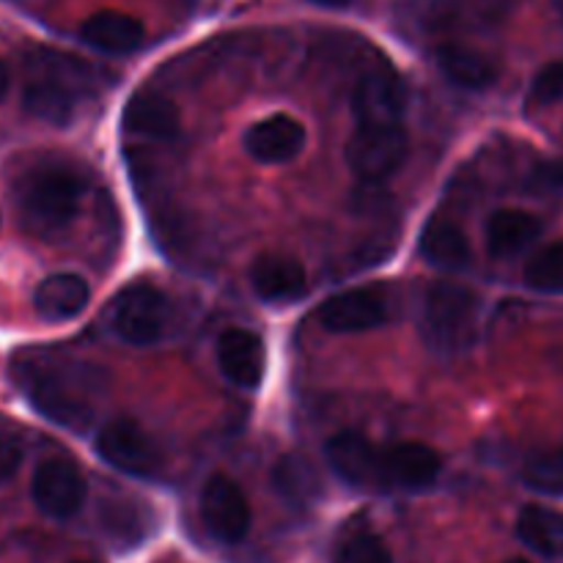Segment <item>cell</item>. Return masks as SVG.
<instances>
[{
	"instance_id": "cell-16",
	"label": "cell",
	"mask_w": 563,
	"mask_h": 563,
	"mask_svg": "<svg viewBox=\"0 0 563 563\" xmlns=\"http://www.w3.org/2000/svg\"><path fill=\"white\" fill-rule=\"evenodd\" d=\"M124 130L146 141H170L179 135V108L157 91H137L124 108Z\"/></svg>"
},
{
	"instance_id": "cell-11",
	"label": "cell",
	"mask_w": 563,
	"mask_h": 563,
	"mask_svg": "<svg viewBox=\"0 0 563 563\" xmlns=\"http://www.w3.org/2000/svg\"><path fill=\"white\" fill-rule=\"evenodd\" d=\"M319 322L328 333H366L388 322V297L379 289L341 291L319 308Z\"/></svg>"
},
{
	"instance_id": "cell-14",
	"label": "cell",
	"mask_w": 563,
	"mask_h": 563,
	"mask_svg": "<svg viewBox=\"0 0 563 563\" xmlns=\"http://www.w3.org/2000/svg\"><path fill=\"white\" fill-rule=\"evenodd\" d=\"M218 366L236 388L256 390L267 372V352L251 330H225L218 341Z\"/></svg>"
},
{
	"instance_id": "cell-18",
	"label": "cell",
	"mask_w": 563,
	"mask_h": 563,
	"mask_svg": "<svg viewBox=\"0 0 563 563\" xmlns=\"http://www.w3.org/2000/svg\"><path fill=\"white\" fill-rule=\"evenodd\" d=\"M80 38L99 53L126 55L141 47L146 31L135 16L121 14V11H99L82 22Z\"/></svg>"
},
{
	"instance_id": "cell-33",
	"label": "cell",
	"mask_w": 563,
	"mask_h": 563,
	"mask_svg": "<svg viewBox=\"0 0 563 563\" xmlns=\"http://www.w3.org/2000/svg\"><path fill=\"white\" fill-rule=\"evenodd\" d=\"M509 563H528V561H509Z\"/></svg>"
},
{
	"instance_id": "cell-20",
	"label": "cell",
	"mask_w": 563,
	"mask_h": 563,
	"mask_svg": "<svg viewBox=\"0 0 563 563\" xmlns=\"http://www.w3.org/2000/svg\"><path fill=\"white\" fill-rule=\"evenodd\" d=\"M88 297H91V289L80 275L58 273L38 284L33 306H36L38 317L47 322H66L88 306Z\"/></svg>"
},
{
	"instance_id": "cell-22",
	"label": "cell",
	"mask_w": 563,
	"mask_h": 563,
	"mask_svg": "<svg viewBox=\"0 0 563 563\" xmlns=\"http://www.w3.org/2000/svg\"><path fill=\"white\" fill-rule=\"evenodd\" d=\"M421 256L432 267L456 273V269L467 267V262H471V242H467L465 231L460 225L434 218L421 231Z\"/></svg>"
},
{
	"instance_id": "cell-23",
	"label": "cell",
	"mask_w": 563,
	"mask_h": 563,
	"mask_svg": "<svg viewBox=\"0 0 563 563\" xmlns=\"http://www.w3.org/2000/svg\"><path fill=\"white\" fill-rule=\"evenodd\" d=\"M517 537L533 553L555 559L563 553V515L548 506H526L517 520Z\"/></svg>"
},
{
	"instance_id": "cell-5",
	"label": "cell",
	"mask_w": 563,
	"mask_h": 563,
	"mask_svg": "<svg viewBox=\"0 0 563 563\" xmlns=\"http://www.w3.org/2000/svg\"><path fill=\"white\" fill-rule=\"evenodd\" d=\"M108 324L124 344L152 346L168 324V297L152 284H132L113 297Z\"/></svg>"
},
{
	"instance_id": "cell-9",
	"label": "cell",
	"mask_w": 563,
	"mask_h": 563,
	"mask_svg": "<svg viewBox=\"0 0 563 563\" xmlns=\"http://www.w3.org/2000/svg\"><path fill=\"white\" fill-rule=\"evenodd\" d=\"M355 119L361 126L401 124L407 110V86L390 66L366 71L352 97Z\"/></svg>"
},
{
	"instance_id": "cell-27",
	"label": "cell",
	"mask_w": 563,
	"mask_h": 563,
	"mask_svg": "<svg viewBox=\"0 0 563 563\" xmlns=\"http://www.w3.org/2000/svg\"><path fill=\"white\" fill-rule=\"evenodd\" d=\"M333 563H394V559L383 539L374 533H357L335 550Z\"/></svg>"
},
{
	"instance_id": "cell-15",
	"label": "cell",
	"mask_w": 563,
	"mask_h": 563,
	"mask_svg": "<svg viewBox=\"0 0 563 563\" xmlns=\"http://www.w3.org/2000/svg\"><path fill=\"white\" fill-rule=\"evenodd\" d=\"M438 451L423 443H399L383 449V487L427 489L440 476Z\"/></svg>"
},
{
	"instance_id": "cell-12",
	"label": "cell",
	"mask_w": 563,
	"mask_h": 563,
	"mask_svg": "<svg viewBox=\"0 0 563 563\" xmlns=\"http://www.w3.org/2000/svg\"><path fill=\"white\" fill-rule=\"evenodd\" d=\"M328 465L341 482L352 487H383V449H374L355 432H341L324 445Z\"/></svg>"
},
{
	"instance_id": "cell-31",
	"label": "cell",
	"mask_w": 563,
	"mask_h": 563,
	"mask_svg": "<svg viewBox=\"0 0 563 563\" xmlns=\"http://www.w3.org/2000/svg\"><path fill=\"white\" fill-rule=\"evenodd\" d=\"M5 91H9V69H5V64L0 60V99L5 97Z\"/></svg>"
},
{
	"instance_id": "cell-17",
	"label": "cell",
	"mask_w": 563,
	"mask_h": 563,
	"mask_svg": "<svg viewBox=\"0 0 563 563\" xmlns=\"http://www.w3.org/2000/svg\"><path fill=\"white\" fill-rule=\"evenodd\" d=\"M251 286L267 302H295L306 297L308 275L289 256H262L251 269Z\"/></svg>"
},
{
	"instance_id": "cell-1",
	"label": "cell",
	"mask_w": 563,
	"mask_h": 563,
	"mask_svg": "<svg viewBox=\"0 0 563 563\" xmlns=\"http://www.w3.org/2000/svg\"><path fill=\"white\" fill-rule=\"evenodd\" d=\"M31 405L47 421L82 432L93 421V399L102 394L104 379L88 363L55 352H27L14 366Z\"/></svg>"
},
{
	"instance_id": "cell-24",
	"label": "cell",
	"mask_w": 563,
	"mask_h": 563,
	"mask_svg": "<svg viewBox=\"0 0 563 563\" xmlns=\"http://www.w3.org/2000/svg\"><path fill=\"white\" fill-rule=\"evenodd\" d=\"M273 482L280 498H286L295 506L311 504V500L319 498V489H322L317 471L308 462L297 460V456H286V460L278 462Z\"/></svg>"
},
{
	"instance_id": "cell-28",
	"label": "cell",
	"mask_w": 563,
	"mask_h": 563,
	"mask_svg": "<svg viewBox=\"0 0 563 563\" xmlns=\"http://www.w3.org/2000/svg\"><path fill=\"white\" fill-rule=\"evenodd\" d=\"M526 185L533 196L563 198V157L544 159V163L533 165Z\"/></svg>"
},
{
	"instance_id": "cell-13",
	"label": "cell",
	"mask_w": 563,
	"mask_h": 563,
	"mask_svg": "<svg viewBox=\"0 0 563 563\" xmlns=\"http://www.w3.org/2000/svg\"><path fill=\"white\" fill-rule=\"evenodd\" d=\"M245 152L251 154L256 163L264 165H280L295 159L306 146V126L291 115H267V119L256 121L251 130L242 137Z\"/></svg>"
},
{
	"instance_id": "cell-8",
	"label": "cell",
	"mask_w": 563,
	"mask_h": 563,
	"mask_svg": "<svg viewBox=\"0 0 563 563\" xmlns=\"http://www.w3.org/2000/svg\"><path fill=\"white\" fill-rule=\"evenodd\" d=\"M201 520L223 544H240L251 531V506L229 476H212L201 493Z\"/></svg>"
},
{
	"instance_id": "cell-2",
	"label": "cell",
	"mask_w": 563,
	"mask_h": 563,
	"mask_svg": "<svg viewBox=\"0 0 563 563\" xmlns=\"http://www.w3.org/2000/svg\"><path fill=\"white\" fill-rule=\"evenodd\" d=\"M16 196L27 229L42 236H53L69 229L80 212L86 181L66 165H42L22 179Z\"/></svg>"
},
{
	"instance_id": "cell-25",
	"label": "cell",
	"mask_w": 563,
	"mask_h": 563,
	"mask_svg": "<svg viewBox=\"0 0 563 563\" xmlns=\"http://www.w3.org/2000/svg\"><path fill=\"white\" fill-rule=\"evenodd\" d=\"M531 289L544 291V295H561L563 291V242L542 247L533 253L522 273Z\"/></svg>"
},
{
	"instance_id": "cell-4",
	"label": "cell",
	"mask_w": 563,
	"mask_h": 563,
	"mask_svg": "<svg viewBox=\"0 0 563 563\" xmlns=\"http://www.w3.org/2000/svg\"><path fill=\"white\" fill-rule=\"evenodd\" d=\"M478 333V297L460 284H434L423 300V335L438 352H465Z\"/></svg>"
},
{
	"instance_id": "cell-29",
	"label": "cell",
	"mask_w": 563,
	"mask_h": 563,
	"mask_svg": "<svg viewBox=\"0 0 563 563\" xmlns=\"http://www.w3.org/2000/svg\"><path fill=\"white\" fill-rule=\"evenodd\" d=\"M533 104H559L563 102V60L544 66L537 75L531 88Z\"/></svg>"
},
{
	"instance_id": "cell-32",
	"label": "cell",
	"mask_w": 563,
	"mask_h": 563,
	"mask_svg": "<svg viewBox=\"0 0 563 563\" xmlns=\"http://www.w3.org/2000/svg\"><path fill=\"white\" fill-rule=\"evenodd\" d=\"M311 3H319V5H346V3H352V0H311Z\"/></svg>"
},
{
	"instance_id": "cell-7",
	"label": "cell",
	"mask_w": 563,
	"mask_h": 563,
	"mask_svg": "<svg viewBox=\"0 0 563 563\" xmlns=\"http://www.w3.org/2000/svg\"><path fill=\"white\" fill-rule=\"evenodd\" d=\"M97 454L124 476L152 478L159 471V451L137 423L110 421L97 434Z\"/></svg>"
},
{
	"instance_id": "cell-10",
	"label": "cell",
	"mask_w": 563,
	"mask_h": 563,
	"mask_svg": "<svg viewBox=\"0 0 563 563\" xmlns=\"http://www.w3.org/2000/svg\"><path fill=\"white\" fill-rule=\"evenodd\" d=\"M31 495L42 515L69 520L86 500V482L69 460H47L33 473Z\"/></svg>"
},
{
	"instance_id": "cell-19",
	"label": "cell",
	"mask_w": 563,
	"mask_h": 563,
	"mask_svg": "<svg viewBox=\"0 0 563 563\" xmlns=\"http://www.w3.org/2000/svg\"><path fill=\"white\" fill-rule=\"evenodd\" d=\"M542 236V220L522 209H500L487 223V247L495 258H515Z\"/></svg>"
},
{
	"instance_id": "cell-21",
	"label": "cell",
	"mask_w": 563,
	"mask_h": 563,
	"mask_svg": "<svg viewBox=\"0 0 563 563\" xmlns=\"http://www.w3.org/2000/svg\"><path fill=\"white\" fill-rule=\"evenodd\" d=\"M438 66L454 86L467 91H484L498 80V64L482 49L465 44H443L438 49Z\"/></svg>"
},
{
	"instance_id": "cell-3",
	"label": "cell",
	"mask_w": 563,
	"mask_h": 563,
	"mask_svg": "<svg viewBox=\"0 0 563 563\" xmlns=\"http://www.w3.org/2000/svg\"><path fill=\"white\" fill-rule=\"evenodd\" d=\"M25 110L49 124H69L77 110V97L88 86V66L55 49H36L27 58Z\"/></svg>"
},
{
	"instance_id": "cell-6",
	"label": "cell",
	"mask_w": 563,
	"mask_h": 563,
	"mask_svg": "<svg viewBox=\"0 0 563 563\" xmlns=\"http://www.w3.org/2000/svg\"><path fill=\"white\" fill-rule=\"evenodd\" d=\"M410 137L401 124L357 126L346 143V163L363 181H388L405 165Z\"/></svg>"
},
{
	"instance_id": "cell-30",
	"label": "cell",
	"mask_w": 563,
	"mask_h": 563,
	"mask_svg": "<svg viewBox=\"0 0 563 563\" xmlns=\"http://www.w3.org/2000/svg\"><path fill=\"white\" fill-rule=\"evenodd\" d=\"M22 465V445L11 434H0V484L11 482Z\"/></svg>"
},
{
	"instance_id": "cell-26",
	"label": "cell",
	"mask_w": 563,
	"mask_h": 563,
	"mask_svg": "<svg viewBox=\"0 0 563 563\" xmlns=\"http://www.w3.org/2000/svg\"><path fill=\"white\" fill-rule=\"evenodd\" d=\"M526 482L548 495H563V445L553 454H542L528 462Z\"/></svg>"
}]
</instances>
